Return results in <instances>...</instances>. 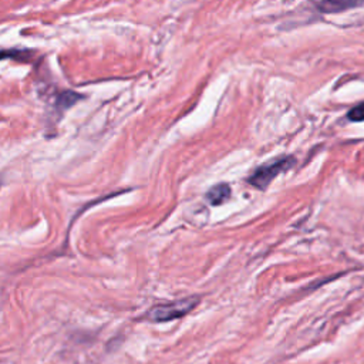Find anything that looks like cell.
Returning a JSON list of instances; mask_svg holds the SVG:
<instances>
[{"label":"cell","mask_w":364,"mask_h":364,"mask_svg":"<svg viewBox=\"0 0 364 364\" xmlns=\"http://www.w3.org/2000/svg\"><path fill=\"white\" fill-rule=\"evenodd\" d=\"M198 303H200V299L192 296V298H186V299H181V300L171 302V303L157 304L147 313V318L155 323L169 322V321H174V318H179L182 316L188 314L198 306Z\"/></svg>","instance_id":"1"},{"label":"cell","mask_w":364,"mask_h":364,"mask_svg":"<svg viewBox=\"0 0 364 364\" xmlns=\"http://www.w3.org/2000/svg\"><path fill=\"white\" fill-rule=\"evenodd\" d=\"M293 164H295V158L292 157H282V158L269 161L253 171V174L248 179L249 184H252L259 190H265L273 179H275L279 174L289 169Z\"/></svg>","instance_id":"2"},{"label":"cell","mask_w":364,"mask_h":364,"mask_svg":"<svg viewBox=\"0 0 364 364\" xmlns=\"http://www.w3.org/2000/svg\"><path fill=\"white\" fill-rule=\"evenodd\" d=\"M364 0H313V6L322 13H342L363 5Z\"/></svg>","instance_id":"3"},{"label":"cell","mask_w":364,"mask_h":364,"mask_svg":"<svg viewBox=\"0 0 364 364\" xmlns=\"http://www.w3.org/2000/svg\"><path fill=\"white\" fill-rule=\"evenodd\" d=\"M230 197H231V188L227 184H218L212 187L206 194V200L209 201L211 205H220L226 200H230Z\"/></svg>","instance_id":"4"},{"label":"cell","mask_w":364,"mask_h":364,"mask_svg":"<svg viewBox=\"0 0 364 364\" xmlns=\"http://www.w3.org/2000/svg\"><path fill=\"white\" fill-rule=\"evenodd\" d=\"M347 118L353 122H361L364 121V103L353 107L349 113H347Z\"/></svg>","instance_id":"5"},{"label":"cell","mask_w":364,"mask_h":364,"mask_svg":"<svg viewBox=\"0 0 364 364\" xmlns=\"http://www.w3.org/2000/svg\"><path fill=\"white\" fill-rule=\"evenodd\" d=\"M23 53L22 52H5V50H2L0 52V60H5V59H15L13 56H22Z\"/></svg>","instance_id":"6"}]
</instances>
